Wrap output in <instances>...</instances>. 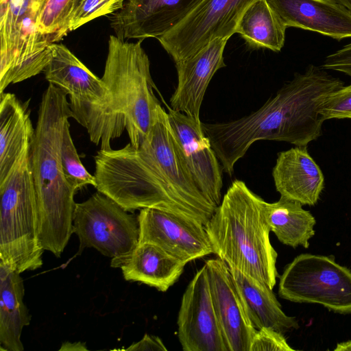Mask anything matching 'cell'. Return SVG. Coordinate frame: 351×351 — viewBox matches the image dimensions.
Returning <instances> with one entry per match:
<instances>
[{
    "instance_id": "obj_1",
    "label": "cell",
    "mask_w": 351,
    "mask_h": 351,
    "mask_svg": "<svg viewBox=\"0 0 351 351\" xmlns=\"http://www.w3.org/2000/svg\"><path fill=\"white\" fill-rule=\"evenodd\" d=\"M343 85L322 66L310 64L304 73H295L256 111L227 122H202L222 170L231 176L236 162L257 141L307 146L317 140L325 121L319 105L326 95Z\"/></svg>"
},
{
    "instance_id": "obj_2",
    "label": "cell",
    "mask_w": 351,
    "mask_h": 351,
    "mask_svg": "<svg viewBox=\"0 0 351 351\" xmlns=\"http://www.w3.org/2000/svg\"><path fill=\"white\" fill-rule=\"evenodd\" d=\"M67 95L49 84L44 92L29 151L43 248L60 257L73 233L76 191L62 170L60 145L62 132L73 118Z\"/></svg>"
},
{
    "instance_id": "obj_3",
    "label": "cell",
    "mask_w": 351,
    "mask_h": 351,
    "mask_svg": "<svg viewBox=\"0 0 351 351\" xmlns=\"http://www.w3.org/2000/svg\"><path fill=\"white\" fill-rule=\"evenodd\" d=\"M263 201L236 180L204 227L219 258L273 289L278 276V254L270 242Z\"/></svg>"
},
{
    "instance_id": "obj_4",
    "label": "cell",
    "mask_w": 351,
    "mask_h": 351,
    "mask_svg": "<svg viewBox=\"0 0 351 351\" xmlns=\"http://www.w3.org/2000/svg\"><path fill=\"white\" fill-rule=\"evenodd\" d=\"M96 189L127 211L157 208L192 217L204 226L210 219L185 202L172 189L148 143H129L101 149L94 157Z\"/></svg>"
},
{
    "instance_id": "obj_5",
    "label": "cell",
    "mask_w": 351,
    "mask_h": 351,
    "mask_svg": "<svg viewBox=\"0 0 351 351\" xmlns=\"http://www.w3.org/2000/svg\"><path fill=\"white\" fill-rule=\"evenodd\" d=\"M143 40L132 43L111 35L101 77L110 93L115 115L136 147L148 135L160 105L154 93L156 88Z\"/></svg>"
},
{
    "instance_id": "obj_6",
    "label": "cell",
    "mask_w": 351,
    "mask_h": 351,
    "mask_svg": "<svg viewBox=\"0 0 351 351\" xmlns=\"http://www.w3.org/2000/svg\"><path fill=\"white\" fill-rule=\"evenodd\" d=\"M29 151L30 147L0 183V263L19 274L41 267L45 250Z\"/></svg>"
},
{
    "instance_id": "obj_7",
    "label": "cell",
    "mask_w": 351,
    "mask_h": 351,
    "mask_svg": "<svg viewBox=\"0 0 351 351\" xmlns=\"http://www.w3.org/2000/svg\"><path fill=\"white\" fill-rule=\"evenodd\" d=\"M50 47L45 79L69 96L73 118L86 129L91 142L101 149H111V141L125 128L115 115L108 88L66 46Z\"/></svg>"
},
{
    "instance_id": "obj_8",
    "label": "cell",
    "mask_w": 351,
    "mask_h": 351,
    "mask_svg": "<svg viewBox=\"0 0 351 351\" xmlns=\"http://www.w3.org/2000/svg\"><path fill=\"white\" fill-rule=\"evenodd\" d=\"M0 94L44 71L51 47L38 23L47 0H0Z\"/></svg>"
},
{
    "instance_id": "obj_9",
    "label": "cell",
    "mask_w": 351,
    "mask_h": 351,
    "mask_svg": "<svg viewBox=\"0 0 351 351\" xmlns=\"http://www.w3.org/2000/svg\"><path fill=\"white\" fill-rule=\"evenodd\" d=\"M73 233L80 240L79 252L93 247L112 258L111 267H121L138 244V219L97 191L75 204Z\"/></svg>"
},
{
    "instance_id": "obj_10",
    "label": "cell",
    "mask_w": 351,
    "mask_h": 351,
    "mask_svg": "<svg viewBox=\"0 0 351 351\" xmlns=\"http://www.w3.org/2000/svg\"><path fill=\"white\" fill-rule=\"evenodd\" d=\"M278 295L293 302L318 304L337 313L351 314V271L332 256L302 254L285 267Z\"/></svg>"
},
{
    "instance_id": "obj_11",
    "label": "cell",
    "mask_w": 351,
    "mask_h": 351,
    "mask_svg": "<svg viewBox=\"0 0 351 351\" xmlns=\"http://www.w3.org/2000/svg\"><path fill=\"white\" fill-rule=\"evenodd\" d=\"M256 0H202L179 24L158 38L175 63L195 54L213 40L229 39Z\"/></svg>"
},
{
    "instance_id": "obj_12",
    "label": "cell",
    "mask_w": 351,
    "mask_h": 351,
    "mask_svg": "<svg viewBox=\"0 0 351 351\" xmlns=\"http://www.w3.org/2000/svg\"><path fill=\"white\" fill-rule=\"evenodd\" d=\"M167 107L169 126L182 165L206 199L217 207L221 202L223 170L202 121Z\"/></svg>"
},
{
    "instance_id": "obj_13",
    "label": "cell",
    "mask_w": 351,
    "mask_h": 351,
    "mask_svg": "<svg viewBox=\"0 0 351 351\" xmlns=\"http://www.w3.org/2000/svg\"><path fill=\"white\" fill-rule=\"evenodd\" d=\"M138 243L154 244L186 263L213 250L204 224L195 219L157 208L141 209Z\"/></svg>"
},
{
    "instance_id": "obj_14",
    "label": "cell",
    "mask_w": 351,
    "mask_h": 351,
    "mask_svg": "<svg viewBox=\"0 0 351 351\" xmlns=\"http://www.w3.org/2000/svg\"><path fill=\"white\" fill-rule=\"evenodd\" d=\"M178 335L184 351H227L215 312L205 265L195 274L182 295Z\"/></svg>"
},
{
    "instance_id": "obj_15",
    "label": "cell",
    "mask_w": 351,
    "mask_h": 351,
    "mask_svg": "<svg viewBox=\"0 0 351 351\" xmlns=\"http://www.w3.org/2000/svg\"><path fill=\"white\" fill-rule=\"evenodd\" d=\"M202 0H125L108 16L118 38H158L184 20Z\"/></svg>"
},
{
    "instance_id": "obj_16",
    "label": "cell",
    "mask_w": 351,
    "mask_h": 351,
    "mask_svg": "<svg viewBox=\"0 0 351 351\" xmlns=\"http://www.w3.org/2000/svg\"><path fill=\"white\" fill-rule=\"evenodd\" d=\"M215 312L227 351H250L252 325L228 266L220 258L205 263Z\"/></svg>"
},
{
    "instance_id": "obj_17",
    "label": "cell",
    "mask_w": 351,
    "mask_h": 351,
    "mask_svg": "<svg viewBox=\"0 0 351 351\" xmlns=\"http://www.w3.org/2000/svg\"><path fill=\"white\" fill-rule=\"evenodd\" d=\"M228 38L213 40L191 57L176 63L178 84L170 99V108L200 121V108L214 74L226 66L223 51Z\"/></svg>"
},
{
    "instance_id": "obj_18",
    "label": "cell",
    "mask_w": 351,
    "mask_h": 351,
    "mask_svg": "<svg viewBox=\"0 0 351 351\" xmlns=\"http://www.w3.org/2000/svg\"><path fill=\"white\" fill-rule=\"evenodd\" d=\"M286 27L340 40L351 37V12L337 0H267Z\"/></svg>"
},
{
    "instance_id": "obj_19",
    "label": "cell",
    "mask_w": 351,
    "mask_h": 351,
    "mask_svg": "<svg viewBox=\"0 0 351 351\" xmlns=\"http://www.w3.org/2000/svg\"><path fill=\"white\" fill-rule=\"evenodd\" d=\"M272 176L281 197L314 206L324 189V176L307 146H295L278 154Z\"/></svg>"
},
{
    "instance_id": "obj_20",
    "label": "cell",
    "mask_w": 351,
    "mask_h": 351,
    "mask_svg": "<svg viewBox=\"0 0 351 351\" xmlns=\"http://www.w3.org/2000/svg\"><path fill=\"white\" fill-rule=\"evenodd\" d=\"M0 183L30 147L34 130L26 104L14 94H0Z\"/></svg>"
},
{
    "instance_id": "obj_21",
    "label": "cell",
    "mask_w": 351,
    "mask_h": 351,
    "mask_svg": "<svg viewBox=\"0 0 351 351\" xmlns=\"http://www.w3.org/2000/svg\"><path fill=\"white\" fill-rule=\"evenodd\" d=\"M228 268L256 330L267 328L285 334L299 328L295 317L283 312L271 289L237 269Z\"/></svg>"
},
{
    "instance_id": "obj_22",
    "label": "cell",
    "mask_w": 351,
    "mask_h": 351,
    "mask_svg": "<svg viewBox=\"0 0 351 351\" xmlns=\"http://www.w3.org/2000/svg\"><path fill=\"white\" fill-rule=\"evenodd\" d=\"M186 263L178 260L158 246L138 243L121 266L124 278L167 291L179 279Z\"/></svg>"
},
{
    "instance_id": "obj_23",
    "label": "cell",
    "mask_w": 351,
    "mask_h": 351,
    "mask_svg": "<svg viewBox=\"0 0 351 351\" xmlns=\"http://www.w3.org/2000/svg\"><path fill=\"white\" fill-rule=\"evenodd\" d=\"M24 285L20 274L0 263L1 350L23 351L21 337L30 315L23 302Z\"/></svg>"
},
{
    "instance_id": "obj_24",
    "label": "cell",
    "mask_w": 351,
    "mask_h": 351,
    "mask_svg": "<svg viewBox=\"0 0 351 351\" xmlns=\"http://www.w3.org/2000/svg\"><path fill=\"white\" fill-rule=\"evenodd\" d=\"M263 206L270 230L280 242L293 248L309 247L316 220L300 202L280 196L273 203L263 200Z\"/></svg>"
},
{
    "instance_id": "obj_25",
    "label": "cell",
    "mask_w": 351,
    "mask_h": 351,
    "mask_svg": "<svg viewBox=\"0 0 351 351\" xmlns=\"http://www.w3.org/2000/svg\"><path fill=\"white\" fill-rule=\"evenodd\" d=\"M286 29L267 0H256L245 11L236 33L253 48L278 52L284 46Z\"/></svg>"
},
{
    "instance_id": "obj_26",
    "label": "cell",
    "mask_w": 351,
    "mask_h": 351,
    "mask_svg": "<svg viewBox=\"0 0 351 351\" xmlns=\"http://www.w3.org/2000/svg\"><path fill=\"white\" fill-rule=\"evenodd\" d=\"M74 0H47L40 15L38 29L46 46L57 43L69 33V21Z\"/></svg>"
},
{
    "instance_id": "obj_27",
    "label": "cell",
    "mask_w": 351,
    "mask_h": 351,
    "mask_svg": "<svg viewBox=\"0 0 351 351\" xmlns=\"http://www.w3.org/2000/svg\"><path fill=\"white\" fill-rule=\"evenodd\" d=\"M60 158L64 177L76 191L88 185L96 187L95 176L86 169L80 160L71 138L69 121L65 123L62 132Z\"/></svg>"
},
{
    "instance_id": "obj_28",
    "label": "cell",
    "mask_w": 351,
    "mask_h": 351,
    "mask_svg": "<svg viewBox=\"0 0 351 351\" xmlns=\"http://www.w3.org/2000/svg\"><path fill=\"white\" fill-rule=\"evenodd\" d=\"M125 0H82L73 10L69 21V32L102 16L119 10Z\"/></svg>"
},
{
    "instance_id": "obj_29",
    "label": "cell",
    "mask_w": 351,
    "mask_h": 351,
    "mask_svg": "<svg viewBox=\"0 0 351 351\" xmlns=\"http://www.w3.org/2000/svg\"><path fill=\"white\" fill-rule=\"evenodd\" d=\"M319 112L324 121L351 119V84L326 95L319 105Z\"/></svg>"
},
{
    "instance_id": "obj_30",
    "label": "cell",
    "mask_w": 351,
    "mask_h": 351,
    "mask_svg": "<svg viewBox=\"0 0 351 351\" xmlns=\"http://www.w3.org/2000/svg\"><path fill=\"white\" fill-rule=\"evenodd\" d=\"M294 350L288 344L284 334L267 328L256 330L250 348V351Z\"/></svg>"
},
{
    "instance_id": "obj_31",
    "label": "cell",
    "mask_w": 351,
    "mask_h": 351,
    "mask_svg": "<svg viewBox=\"0 0 351 351\" xmlns=\"http://www.w3.org/2000/svg\"><path fill=\"white\" fill-rule=\"evenodd\" d=\"M321 66L351 77V43L328 55Z\"/></svg>"
},
{
    "instance_id": "obj_32",
    "label": "cell",
    "mask_w": 351,
    "mask_h": 351,
    "mask_svg": "<svg viewBox=\"0 0 351 351\" xmlns=\"http://www.w3.org/2000/svg\"><path fill=\"white\" fill-rule=\"evenodd\" d=\"M125 350L167 351V348L158 337L145 334L139 341L132 344Z\"/></svg>"
},
{
    "instance_id": "obj_33",
    "label": "cell",
    "mask_w": 351,
    "mask_h": 351,
    "mask_svg": "<svg viewBox=\"0 0 351 351\" xmlns=\"http://www.w3.org/2000/svg\"><path fill=\"white\" fill-rule=\"evenodd\" d=\"M341 348L343 350L351 351V340L343 342Z\"/></svg>"
},
{
    "instance_id": "obj_34",
    "label": "cell",
    "mask_w": 351,
    "mask_h": 351,
    "mask_svg": "<svg viewBox=\"0 0 351 351\" xmlns=\"http://www.w3.org/2000/svg\"><path fill=\"white\" fill-rule=\"evenodd\" d=\"M351 12V0H337Z\"/></svg>"
},
{
    "instance_id": "obj_35",
    "label": "cell",
    "mask_w": 351,
    "mask_h": 351,
    "mask_svg": "<svg viewBox=\"0 0 351 351\" xmlns=\"http://www.w3.org/2000/svg\"><path fill=\"white\" fill-rule=\"evenodd\" d=\"M82 0H74L73 1V10L75 9V8L77 5V4ZM72 10V12H73ZM72 13V12H71Z\"/></svg>"
}]
</instances>
